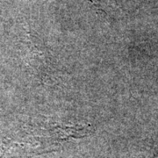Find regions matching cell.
Wrapping results in <instances>:
<instances>
[{
	"label": "cell",
	"mask_w": 158,
	"mask_h": 158,
	"mask_svg": "<svg viewBox=\"0 0 158 158\" xmlns=\"http://www.w3.org/2000/svg\"><path fill=\"white\" fill-rule=\"evenodd\" d=\"M156 158H158V156H156Z\"/></svg>",
	"instance_id": "6da1fadb"
}]
</instances>
